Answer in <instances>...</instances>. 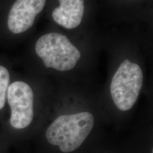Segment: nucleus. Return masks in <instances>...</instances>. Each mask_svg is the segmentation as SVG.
I'll list each match as a JSON object with an SVG mask.
<instances>
[{
  "mask_svg": "<svg viewBox=\"0 0 153 153\" xmlns=\"http://www.w3.org/2000/svg\"><path fill=\"white\" fill-rule=\"evenodd\" d=\"M123 26L102 35L107 54L106 87L111 101L120 112L131 111L138 100L147 79V58L152 52L150 33Z\"/></svg>",
  "mask_w": 153,
  "mask_h": 153,
  "instance_id": "f257e3e1",
  "label": "nucleus"
},
{
  "mask_svg": "<svg viewBox=\"0 0 153 153\" xmlns=\"http://www.w3.org/2000/svg\"><path fill=\"white\" fill-rule=\"evenodd\" d=\"M102 51V34L75 37L47 25L32 43L33 74L60 85L91 79Z\"/></svg>",
  "mask_w": 153,
  "mask_h": 153,
  "instance_id": "f03ea898",
  "label": "nucleus"
},
{
  "mask_svg": "<svg viewBox=\"0 0 153 153\" xmlns=\"http://www.w3.org/2000/svg\"><path fill=\"white\" fill-rule=\"evenodd\" d=\"M95 124L93 113L84 110L59 114L46 130L50 144L59 146L62 152H73L81 146Z\"/></svg>",
  "mask_w": 153,
  "mask_h": 153,
  "instance_id": "7ed1b4c3",
  "label": "nucleus"
},
{
  "mask_svg": "<svg viewBox=\"0 0 153 153\" xmlns=\"http://www.w3.org/2000/svg\"><path fill=\"white\" fill-rule=\"evenodd\" d=\"M48 9L47 25L50 26L75 37L99 33L97 20L86 0H57L56 4Z\"/></svg>",
  "mask_w": 153,
  "mask_h": 153,
  "instance_id": "20e7f679",
  "label": "nucleus"
},
{
  "mask_svg": "<svg viewBox=\"0 0 153 153\" xmlns=\"http://www.w3.org/2000/svg\"><path fill=\"white\" fill-rule=\"evenodd\" d=\"M45 77L35 74L34 81L18 79L11 82L7 95L10 108L9 124L22 130L31 125L35 117L36 92Z\"/></svg>",
  "mask_w": 153,
  "mask_h": 153,
  "instance_id": "39448f33",
  "label": "nucleus"
},
{
  "mask_svg": "<svg viewBox=\"0 0 153 153\" xmlns=\"http://www.w3.org/2000/svg\"><path fill=\"white\" fill-rule=\"evenodd\" d=\"M48 0H16L7 14V30L14 36L30 32L46 9Z\"/></svg>",
  "mask_w": 153,
  "mask_h": 153,
  "instance_id": "423d86ee",
  "label": "nucleus"
},
{
  "mask_svg": "<svg viewBox=\"0 0 153 153\" xmlns=\"http://www.w3.org/2000/svg\"><path fill=\"white\" fill-rule=\"evenodd\" d=\"M11 83V74L7 67L0 65V111L7 103V95Z\"/></svg>",
  "mask_w": 153,
  "mask_h": 153,
  "instance_id": "0eeeda50",
  "label": "nucleus"
},
{
  "mask_svg": "<svg viewBox=\"0 0 153 153\" xmlns=\"http://www.w3.org/2000/svg\"><path fill=\"white\" fill-rule=\"evenodd\" d=\"M133 1H139V0H133Z\"/></svg>",
  "mask_w": 153,
  "mask_h": 153,
  "instance_id": "6e6552de",
  "label": "nucleus"
}]
</instances>
